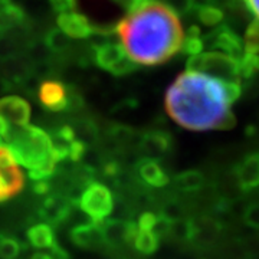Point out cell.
<instances>
[{"label":"cell","mask_w":259,"mask_h":259,"mask_svg":"<svg viewBox=\"0 0 259 259\" xmlns=\"http://www.w3.org/2000/svg\"><path fill=\"white\" fill-rule=\"evenodd\" d=\"M115 33L130 58L144 66H157L175 58L186 35L179 15L157 0L130 10L115 25Z\"/></svg>","instance_id":"7a4b0ae2"},{"label":"cell","mask_w":259,"mask_h":259,"mask_svg":"<svg viewBox=\"0 0 259 259\" xmlns=\"http://www.w3.org/2000/svg\"><path fill=\"white\" fill-rule=\"evenodd\" d=\"M23 245L16 236L0 232V259H19Z\"/></svg>","instance_id":"d4e9b609"},{"label":"cell","mask_w":259,"mask_h":259,"mask_svg":"<svg viewBox=\"0 0 259 259\" xmlns=\"http://www.w3.org/2000/svg\"><path fill=\"white\" fill-rule=\"evenodd\" d=\"M0 118L6 121L10 127L28 125L30 120V105L26 100L9 95L0 98Z\"/></svg>","instance_id":"9a60e30c"},{"label":"cell","mask_w":259,"mask_h":259,"mask_svg":"<svg viewBox=\"0 0 259 259\" xmlns=\"http://www.w3.org/2000/svg\"><path fill=\"white\" fill-rule=\"evenodd\" d=\"M58 28L64 30L65 33L72 39H87L93 36L97 30V26L94 25L90 19L79 12H64L58 16Z\"/></svg>","instance_id":"5bb4252c"},{"label":"cell","mask_w":259,"mask_h":259,"mask_svg":"<svg viewBox=\"0 0 259 259\" xmlns=\"http://www.w3.org/2000/svg\"><path fill=\"white\" fill-rule=\"evenodd\" d=\"M242 75L243 79H249L255 72L259 71V48L245 49V54L241 59Z\"/></svg>","instance_id":"4316f807"},{"label":"cell","mask_w":259,"mask_h":259,"mask_svg":"<svg viewBox=\"0 0 259 259\" xmlns=\"http://www.w3.org/2000/svg\"><path fill=\"white\" fill-rule=\"evenodd\" d=\"M236 185L242 192H252L259 187V153H250L236 163L233 168Z\"/></svg>","instance_id":"2e32d148"},{"label":"cell","mask_w":259,"mask_h":259,"mask_svg":"<svg viewBox=\"0 0 259 259\" xmlns=\"http://www.w3.org/2000/svg\"><path fill=\"white\" fill-rule=\"evenodd\" d=\"M79 210L94 222H104L114 210V194L110 187L100 182H91L83 189L78 202Z\"/></svg>","instance_id":"5b68a950"},{"label":"cell","mask_w":259,"mask_h":259,"mask_svg":"<svg viewBox=\"0 0 259 259\" xmlns=\"http://www.w3.org/2000/svg\"><path fill=\"white\" fill-rule=\"evenodd\" d=\"M71 241L85 250H105V239L100 222L79 223L71 231Z\"/></svg>","instance_id":"7c38bea8"},{"label":"cell","mask_w":259,"mask_h":259,"mask_svg":"<svg viewBox=\"0 0 259 259\" xmlns=\"http://www.w3.org/2000/svg\"><path fill=\"white\" fill-rule=\"evenodd\" d=\"M194 16L207 28H216L222 25L225 19V12L221 6L218 5H202V6H194Z\"/></svg>","instance_id":"7402d4cb"},{"label":"cell","mask_w":259,"mask_h":259,"mask_svg":"<svg viewBox=\"0 0 259 259\" xmlns=\"http://www.w3.org/2000/svg\"><path fill=\"white\" fill-rule=\"evenodd\" d=\"M25 187V176L15 156L8 147L0 146V203L18 196Z\"/></svg>","instance_id":"52a82bcc"},{"label":"cell","mask_w":259,"mask_h":259,"mask_svg":"<svg viewBox=\"0 0 259 259\" xmlns=\"http://www.w3.org/2000/svg\"><path fill=\"white\" fill-rule=\"evenodd\" d=\"M71 127L74 130L76 139L81 140L82 143H85L87 146H91L95 144L98 141V127L97 124L94 122L91 118H87V117H76L72 122H71Z\"/></svg>","instance_id":"44dd1931"},{"label":"cell","mask_w":259,"mask_h":259,"mask_svg":"<svg viewBox=\"0 0 259 259\" xmlns=\"http://www.w3.org/2000/svg\"><path fill=\"white\" fill-rule=\"evenodd\" d=\"M0 82H2V69H0Z\"/></svg>","instance_id":"d590c367"},{"label":"cell","mask_w":259,"mask_h":259,"mask_svg":"<svg viewBox=\"0 0 259 259\" xmlns=\"http://www.w3.org/2000/svg\"><path fill=\"white\" fill-rule=\"evenodd\" d=\"M75 202L64 193L51 190L49 193L42 196V202L39 204L37 214L39 218L51 226H59L66 222L75 207Z\"/></svg>","instance_id":"ba28073f"},{"label":"cell","mask_w":259,"mask_h":259,"mask_svg":"<svg viewBox=\"0 0 259 259\" xmlns=\"http://www.w3.org/2000/svg\"><path fill=\"white\" fill-rule=\"evenodd\" d=\"M30 259H69L68 252L58 243L54 248L47 250H36Z\"/></svg>","instance_id":"f546056e"},{"label":"cell","mask_w":259,"mask_h":259,"mask_svg":"<svg viewBox=\"0 0 259 259\" xmlns=\"http://www.w3.org/2000/svg\"><path fill=\"white\" fill-rule=\"evenodd\" d=\"M136 147L143 157L160 160L171 153L173 137L164 130H148L140 136Z\"/></svg>","instance_id":"30bf717a"},{"label":"cell","mask_w":259,"mask_h":259,"mask_svg":"<svg viewBox=\"0 0 259 259\" xmlns=\"http://www.w3.org/2000/svg\"><path fill=\"white\" fill-rule=\"evenodd\" d=\"M137 133L128 125H122V124H111V127L107 130V140L110 141L117 150H125L130 146L136 144L139 141Z\"/></svg>","instance_id":"ffe728a7"},{"label":"cell","mask_w":259,"mask_h":259,"mask_svg":"<svg viewBox=\"0 0 259 259\" xmlns=\"http://www.w3.org/2000/svg\"><path fill=\"white\" fill-rule=\"evenodd\" d=\"M204 48L206 45H204V39L202 36V30L197 25H192L186 32L182 52L187 56H194L202 54Z\"/></svg>","instance_id":"cb8c5ba5"},{"label":"cell","mask_w":259,"mask_h":259,"mask_svg":"<svg viewBox=\"0 0 259 259\" xmlns=\"http://www.w3.org/2000/svg\"><path fill=\"white\" fill-rule=\"evenodd\" d=\"M3 144L12 151L19 164L28 170L32 182L48 180L54 176L59 161L47 130L29 124L12 127Z\"/></svg>","instance_id":"3957f363"},{"label":"cell","mask_w":259,"mask_h":259,"mask_svg":"<svg viewBox=\"0 0 259 259\" xmlns=\"http://www.w3.org/2000/svg\"><path fill=\"white\" fill-rule=\"evenodd\" d=\"M94 62L104 71L115 76H124L137 69L136 64L120 44L104 42L94 45Z\"/></svg>","instance_id":"8992f818"},{"label":"cell","mask_w":259,"mask_h":259,"mask_svg":"<svg viewBox=\"0 0 259 259\" xmlns=\"http://www.w3.org/2000/svg\"><path fill=\"white\" fill-rule=\"evenodd\" d=\"M3 144V140H2V137H0V146Z\"/></svg>","instance_id":"e575fe53"},{"label":"cell","mask_w":259,"mask_h":259,"mask_svg":"<svg viewBox=\"0 0 259 259\" xmlns=\"http://www.w3.org/2000/svg\"><path fill=\"white\" fill-rule=\"evenodd\" d=\"M243 222L252 229L259 231V200L249 203L243 210Z\"/></svg>","instance_id":"f1b7e54d"},{"label":"cell","mask_w":259,"mask_h":259,"mask_svg":"<svg viewBox=\"0 0 259 259\" xmlns=\"http://www.w3.org/2000/svg\"><path fill=\"white\" fill-rule=\"evenodd\" d=\"M177 15H187L189 12H193L194 0H161Z\"/></svg>","instance_id":"4dcf8cb0"},{"label":"cell","mask_w":259,"mask_h":259,"mask_svg":"<svg viewBox=\"0 0 259 259\" xmlns=\"http://www.w3.org/2000/svg\"><path fill=\"white\" fill-rule=\"evenodd\" d=\"M37 100L47 111L65 112L69 101L68 87L55 79H45L37 88Z\"/></svg>","instance_id":"8fae6325"},{"label":"cell","mask_w":259,"mask_h":259,"mask_svg":"<svg viewBox=\"0 0 259 259\" xmlns=\"http://www.w3.org/2000/svg\"><path fill=\"white\" fill-rule=\"evenodd\" d=\"M245 49H253L259 48V19H253L249 25L245 29V36H243Z\"/></svg>","instance_id":"83f0119b"},{"label":"cell","mask_w":259,"mask_h":259,"mask_svg":"<svg viewBox=\"0 0 259 259\" xmlns=\"http://www.w3.org/2000/svg\"><path fill=\"white\" fill-rule=\"evenodd\" d=\"M186 69L203 72L226 82H242L243 79L241 59H236L219 51H209L199 55L189 56Z\"/></svg>","instance_id":"277c9868"},{"label":"cell","mask_w":259,"mask_h":259,"mask_svg":"<svg viewBox=\"0 0 259 259\" xmlns=\"http://www.w3.org/2000/svg\"><path fill=\"white\" fill-rule=\"evenodd\" d=\"M52 9L58 13H64V12H71L76 8V0H49Z\"/></svg>","instance_id":"1f68e13d"},{"label":"cell","mask_w":259,"mask_h":259,"mask_svg":"<svg viewBox=\"0 0 259 259\" xmlns=\"http://www.w3.org/2000/svg\"><path fill=\"white\" fill-rule=\"evenodd\" d=\"M187 209L185 204L177 199H166L160 204V214L168 219L170 222H176L180 219H185Z\"/></svg>","instance_id":"484cf974"},{"label":"cell","mask_w":259,"mask_h":259,"mask_svg":"<svg viewBox=\"0 0 259 259\" xmlns=\"http://www.w3.org/2000/svg\"><path fill=\"white\" fill-rule=\"evenodd\" d=\"M242 2L245 3V6L248 8L250 13L256 19H259V0H242Z\"/></svg>","instance_id":"d6a6232c"},{"label":"cell","mask_w":259,"mask_h":259,"mask_svg":"<svg viewBox=\"0 0 259 259\" xmlns=\"http://www.w3.org/2000/svg\"><path fill=\"white\" fill-rule=\"evenodd\" d=\"M173 186L183 194L197 193L206 186V177L199 170H185L173 177Z\"/></svg>","instance_id":"ac0fdd59"},{"label":"cell","mask_w":259,"mask_h":259,"mask_svg":"<svg viewBox=\"0 0 259 259\" xmlns=\"http://www.w3.org/2000/svg\"><path fill=\"white\" fill-rule=\"evenodd\" d=\"M130 2V6H131V10L136 9V8H139L141 5H146L148 2H153V0H128Z\"/></svg>","instance_id":"836d02e7"},{"label":"cell","mask_w":259,"mask_h":259,"mask_svg":"<svg viewBox=\"0 0 259 259\" xmlns=\"http://www.w3.org/2000/svg\"><path fill=\"white\" fill-rule=\"evenodd\" d=\"M136 176L144 186L161 189L168 185L170 177L157 158L141 157L134 166Z\"/></svg>","instance_id":"4fadbf2b"},{"label":"cell","mask_w":259,"mask_h":259,"mask_svg":"<svg viewBox=\"0 0 259 259\" xmlns=\"http://www.w3.org/2000/svg\"><path fill=\"white\" fill-rule=\"evenodd\" d=\"M241 95V82L186 69L167 88L164 108L176 124L190 131L231 130L236 124L231 107Z\"/></svg>","instance_id":"6da1fadb"},{"label":"cell","mask_w":259,"mask_h":259,"mask_svg":"<svg viewBox=\"0 0 259 259\" xmlns=\"http://www.w3.org/2000/svg\"><path fill=\"white\" fill-rule=\"evenodd\" d=\"M72 37H69L64 30L59 28H52L47 32V35L44 37V44L47 49L55 56H68L72 49H74V44H72Z\"/></svg>","instance_id":"d6986e66"},{"label":"cell","mask_w":259,"mask_h":259,"mask_svg":"<svg viewBox=\"0 0 259 259\" xmlns=\"http://www.w3.org/2000/svg\"><path fill=\"white\" fill-rule=\"evenodd\" d=\"M203 39L206 48L228 54L236 59H242V56L245 54L243 39L229 25L222 23V25L213 28L212 32L207 33Z\"/></svg>","instance_id":"9c48e42d"},{"label":"cell","mask_w":259,"mask_h":259,"mask_svg":"<svg viewBox=\"0 0 259 259\" xmlns=\"http://www.w3.org/2000/svg\"><path fill=\"white\" fill-rule=\"evenodd\" d=\"M161 239L154 233L153 229L139 228L136 239H134V249L141 255H151L158 249Z\"/></svg>","instance_id":"603a6c76"},{"label":"cell","mask_w":259,"mask_h":259,"mask_svg":"<svg viewBox=\"0 0 259 259\" xmlns=\"http://www.w3.org/2000/svg\"><path fill=\"white\" fill-rule=\"evenodd\" d=\"M29 245L37 250H47L54 248L59 242L56 239L54 226L48 223H36L32 225L26 232Z\"/></svg>","instance_id":"e0dca14e"}]
</instances>
